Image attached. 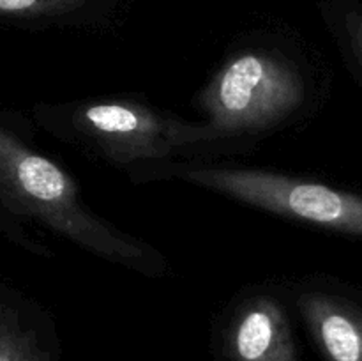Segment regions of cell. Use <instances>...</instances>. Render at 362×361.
I'll list each match as a JSON object with an SVG mask.
<instances>
[{"label": "cell", "instance_id": "1", "mask_svg": "<svg viewBox=\"0 0 362 361\" xmlns=\"http://www.w3.org/2000/svg\"><path fill=\"white\" fill-rule=\"evenodd\" d=\"M0 200L106 260L158 275L161 255L101 219L81 200L73 177L52 158L0 126Z\"/></svg>", "mask_w": 362, "mask_h": 361}, {"label": "cell", "instance_id": "2", "mask_svg": "<svg viewBox=\"0 0 362 361\" xmlns=\"http://www.w3.org/2000/svg\"><path fill=\"white\" fill-rule=\"evenodd\" d=\"M304 96L303 74L285 55L271 50L237 53L198 98L207 117L197 124L198 142L264 133L288 119Z\"/></svg>", "mask_w": 362, "mask_h": 361}, {"label": "cell", "instance_id": "3", "mask_svg": "<svg viewBox=\"0 0 362 361\" xmlns=\"http://www.w3.org/2000/svg\"><path fill=\"white\" fill-rule=\"evenodd\" d=\"M175 176L267 212L362 237V197L269 170L180 165Z\"/></svg>", "mask_w": 362, "mask_h": 361}, {"label": "cell", "instance_id": "4", "mask_svg": "<svg viewBox=\"0 0 362 361\" xmlns=\"http://www.w3.org/2000/svg\"><path fill=\"white\" fill-rule=\"evenodd\" d=\"M69 137L120 166L168 158L198 145L194 124L170 119L133 99H92L55 108Z\"/></svg>", "mask_w": 362, "mask_h": 361}, {"label": "cell", "instance_id": "5", "mask_svg": "<svg viewBox=\"0 0 362 361\" xmlns=\"http://www.w3.org/2000/svg\"><path fill=\"white\" fill-rule=\"evenodd\" d=\"M232 361H297L288 317L271 296L247 297L228 328Z\"/></svg>", "mask_w": 362, "mask_h": 361}, {"label": "cell", "instance_id": "6", "mask_svg": "<svg viewBox=\"0 0 362 361\" xmlns=\"http://www.w3.org/2000/svg\"><path fill=\"white\" fill-rule=\"evenodd\" d=\"M297 306L327 361H362V310L324 292L300 294Z\"/></svg>", "mask_w": 362, "mask_h": 361}, {"label": "cell", "instance_id": "7", "mask_svg": "<svg viewBox=\"0 0 362 361\" xmlns=\"http://www.w3.org/2000/svg\"><path fill=\"white\" fill-rule=\"evenodd\" d=\"M0 361H48L37 340L13 314L0 308Z\"/></svg>", "mask_w": 362, "mask_h": 361}, {"label": "cell", "instance_id": "8", "mask_svg": "<svg viewBox=\"0 0 362 361\" xmlns=\"http://www.w3.org/2000/svg\"><path fill=\"white\" fill-rule=\"evenodd\" d=\"M92 0H0V16L20 20H60L83 11Z\"/></svg>", "mask_w": 362, "mask_h": 361}, {"label": "cell", "instance_id": "9", "mask_svg": "<svg viewBox=\"0 0 362 361\" xmlns=\"http://www.w3.org/2000/svg\"><path fill=\"white\" fill-rule=\"evenodd\" d=\"M343 27H345L346 39H349L350 50L354 53V59L359 64L362 71V13L359 11H349L343 20Z\"/></svg>", "mask_w": 362, "mask_h": 361}]
</instances>
